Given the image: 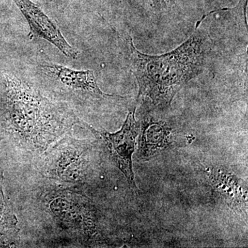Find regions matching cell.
I'll return each instance as SVG.
<instances>
[{
	"instance_id": "cell-8",
	"label": "cell",
	"mask_w": 248,
	"mask_h": 248,
	"mask_svg": "<svg viewBox=\"0 0 248 248\" xmlns=\"http://www.w3.org/2000/svg\"><path fill=\"white\" fill-rule=\"evenodd\" d=\"M138 157L148 161L169 148L173 143L172 129L164 122L145 118L140 124Z\"/></svg>"
},
{
	"instance_id": "cell-5",
	"label": "cell",
	"mask_w": 248,
	"mask_h": 248,
	"mask_svg": "<svg viewBox=\"0 0 248 248\" xmlns=\"http://www.w3.org/2000/svg\"><path fill=\"white\" fill-rule=\"evenodd\" d=\"M136 105L129 109L128 115L122 128L116 133H110L105 130H96L93 127L81 121L94 136L102 140L107 147L112 162L126 178L130 188L138 192L133 167V155L135 152V140L140 134V123L135 119Z\"/></svg>"
},
{
	"instance_id": "cell-10",
	"label": "cell",
	"mask_w": 248,
	"mask_h": 248,
	"mask_svg": "<svg viewBox=\"0 0 248 248\" xmlns=\"http://www.w3.org/2000/svg\"><path fill=\"white\" fill-rule=\"evenodd\" d=\"M152 9L156 11H164L172 7L177 0H148Z\"/></svg>"
},
{
	"instance_id": "cell-4",
	"label": "cell",
	"mask_w": 248,
	"mask_h": 248,
	"mask_svg": "<svg viewBox=\"0 0 248 248\" xmlns=\"http://www.w3.org/2000/svg\"><path fill=\"white\" fill-rule=\"evenodd\" d=\"M84 142L66 137L45 154L42 172L46 177L66 184L83 182L86 175Z\"/></svg>"
},
{
	"instance_id": "cell-3",
	"label": "cell",
	"mask_w": 248,
	"mask_h": 248,
	"mask_svg": "<svg viewBox=\"0 0 248 248\" xmlns=\"http://www.w3.org/2000/svg\"><path fill=\"white\" fill-rule=\"evenodd\" d=\"M36 67L37 78L44 88L63 100L80 106L125 99L103 92L91 70L78 71L46 60L39 62Z\"/></svg>"
},
{
	"instance_id": "cell-9",
	"label": "cell",
	"mask_w": 248,
	"mask_h": 248,
	"mask_svg": "<svg viewBox=\"0 0 248 248\" xmlns=\"http://www.w3.org/2000/svg\"><path fill=\"white\" fill-rule=\"evenodd\" d=\"M42 9L53 12H63L66 8L67 0H35Z\"/></svg>"
},
{
	"instance_id": "cell-1",
	"label": "cell",
	"mask_w": 248,
	"mask_h": 248,
	"mask_svg": "<svg viewBox=\"0 0 248 248\" xmlns=\"http://www.w3.org/2000/svg\"><path fill=\"white\" fill-rule=\"evenodd\" d=\"M197 27L198 24L182 45L161 55L141 53L131 37H127V55L130 71L138 81V98H149L155 107L168 108L177 93L202 73L206 40Z\"/></svg>"
},
{
	"instance_id": "cell-2",
	"label": "cell",
	"mask_w": 248,
	"mask_h": 248,
	"mask_svg": "<svg viewBox=\"0 0 248 248\" xmlns=\"http://www.w3.org/2000/svg\"><path fill=\"white\" fill-rule=\"evenodd\" d=\"M5 122L31 149L46 148L80 120L67 107L49 100L25 80L12 74L3 76Z\"/></svg>"
},
{
	"instance_id": "cell-6",
	"label": "cell",
	"mask_w": 248,
	"mask_h": 248,
	"mask_svg": "<svg viewBox=\"0 0 248 248\" xmlns=\"http://www.w3.org/2000/svg\"><path fill=\"white\" fill-rule=\"evenodd\" d=\"M29 24L31 40L42 39L55 46L66 58L76 60L79 51L70 45L63 37L60 28L43 9L32 0H13Z\"/></svg>"
},
{
	"instance_id": "cell-7",
	"label": "cell",
	"mask_w": 248,
	"mask_h": 248,
	"mask_svg": "<svg viewBox=\"0 0 248 248\" xmlns=\"http://www.w3.org/2000/svg\"><path fill=\"white\" fill-rule=\"evenodd\" d=\"M204 172L209 185L230 208L247 213V187L239 178L223 168H208Z\"/></svg>"
}]
</instances>
